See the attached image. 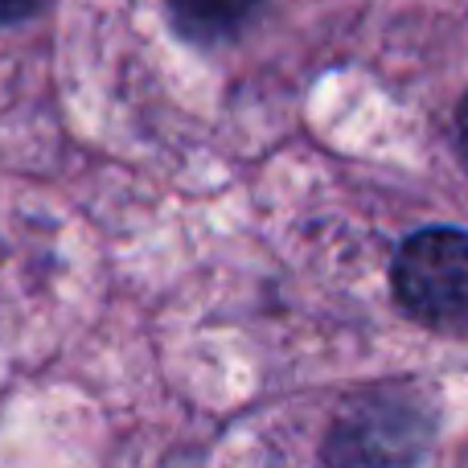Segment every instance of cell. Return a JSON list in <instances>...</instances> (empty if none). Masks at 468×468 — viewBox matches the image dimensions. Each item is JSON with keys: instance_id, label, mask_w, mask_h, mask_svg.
<instances>
[{"instance_id": "cell-3", "label": "cell", "mask_w": 468, "mask_h": 468, "mask_svg": "<svg viewBox=\"0 0 468 468\" xmlns=\"http://www.w3.org/2000/svg\"><path fill=\"white\" fill-rule=\"evenodd\" d=\"M46 0H0V25H16V21H29L33 13H41Z\"/></svg>"}, {"instance_id": "cell-1", "label": "cell", "mask_w": 468, "mask_h": 468, "mask_svg": "<svg viewBox=\"0 0 468 468\" xmlns=\"http://www.w3.org/2000/svg\"><path fill=\"white\" fill-rule=\"evenodd\" d=\"M395 296L415 324L431 333H468V234L420 230L395 255Z\"/></svg>"}, {"instance_id": "cell-4", "label": "cell", "mask_w": 468, "mask_h": 468, "mask_svg": "<svg viewBox=\"0 0 468 468\" xmlns=\"http://www.w3.org/2000/svg\"><path fill=\"white\" fill-rule=\"evenodd\" d=\"M456 140H461V156H464V165H468V90H464V99H461V112H456Z\"/></svg>"}, {"instance_id": "cell-2", "label": "cell", "mask_w": 468, "mask_h": 468, "mask_svg": "<svg viewBox=\"0 0 468 468\" xmlns=\"http://www.w3.org/2000/svg\"><path fill=\"white\" fill-rule=\"evenodd\" d=\"M165 5L173 8L181 29L197 33V37H218L255 8V0H165Z\"/></svg>"}]
</instances>
